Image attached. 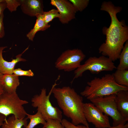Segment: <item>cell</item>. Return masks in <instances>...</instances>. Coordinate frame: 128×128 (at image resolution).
I'll return each mask as SVG.
<instances>
[{
  "label": "cell",
  "instance_id": "27",
  "mask_svg": "<svg viewBox=\"0 0 128 128\" xmlns=\"http://www.w3.org/2000/svg\"><path fill=\"white\" fill-rule=\"evenodd\" d=\"M7 8L6 5L5 0L4 1L0 3V17L1 15L3 14L5 10Z\"/></svg>",
  "mask_w": 128,
  "mask_h": 128
},
{
  "label": "cell",
  "instance_id": "25",
  "mask_svg": "<svg viewBox=\"0 0 128 128\" xmlns=\"http://www.w3.org/2000/svg\"><path fill=\"white\" fill-rule=\"evenodd\" d=\"M61 123L65 128H90L83 125H75L64 119H62Z\"/></svg>",
  "mask_w": 128,
  "mask_h": 128
},
{
  "label": "cell",
  "instance_id": "32",
  "mask_svg": "<svg viewBox=\"0 0 128 128\" xmlns=\"http://www.w3.org/2000/svg\"><path fill=\"white\" fill-rule=\"evenodd\" d=\"M3 74L0 72V81L2 79Z\"/></svg>",
  "mask_w": 128,
  "mask_h": 128
},
{
  "label": "cell",
  "instance_id": "2",
  "mask_svg": "<svg viewBox=\"0 0 128 128\" xmlns=\"http://www.w3.org/2000/svg\"><path fill=\"white\" fill-rule=\"evenodd\" d=\"M55 83L52 88V93L64 114L70 118L75 125L82 124L89 128L84 116L83 98L73 88L69 86L56 88Z\"/></svg>",
  "mask_w": 128,
  "mask_h": 128
},
{
  "label": "cell",
  "instance_id": "5",
  "mask_svg": "<svg viewBox=\"0 0 128 128\" xmlns=\"http://www.w3.org/2000/svg\"><path fill=\"white\" fill-rule=\"evenodd\" d=\"M52 88L48 95L46 90L43 88L39 95H34L31 101L32 106L37 108L46 121L49 119H55L61 122L62 118V111L57 107H54L50 101V98L52 93Z\"/></svg>",
  "mask_w": 128,
  "mask_h": 128
},
{
  "label": "cell",
  "instance_id": "21",
  "mask_svg": "<svg viewBox=\"0 0 128 128\" xmlns=\"http://www.w3.org/2000/svg\"><path fill=\"white\" fill-rule=\"evenodd\" d=\"M69 1L73 5L77 11H82L88 5L89 0H69Z\"/></svg>",
  "mask_w": 128,
  "mask_h": 128
},
{
  "label": "cell",
  "instance_id": "24",
  "mask_svg": "<svg viewBox=\"0 0 128 128\" xmlns=\"http://www.w3.org/2000/svg\"><path fill=\"white\" fill-rule=\"evenodd\" d=\"M13 74L18 77L19 76L32 77L34 75L31 69L24 70L20 68L14 69L13 72Z\"/></svg>",
  "mask_w": 128,
  "mask_h": 128
},
{
  "label": "cell",
  "instance_id": "29",
  "mask_svg": "<svg viewBox=\"0 0 128 128\" xmlns=\"http://www.w3.org/2000/svg\"><path fill=\"white\" fill-rule=\"evenodd\" d=\"M4 92V91L3 87L1 82L0 81V97Z\"/></svg>",
  "mask_w": 128,
  "mask_h": 128
},
{
  "label": "cell",
  "instance_id": "7",
  "mask_svg": "<svg viewBox=\"0 0 128 128\" xmlns=\"http://www.w3.org/2000/svg\"><path fill=\"white\" fill-rule=\"evenodd\" d=\"M116 94L98 97L89 100L105 114L110 116L113 120V126L115 127L126 122L119 112L115 101Z\"/></svg>",
  "mask_w": 128,
  "mask_h": 128
},
{
  "label": "cell",
  "instance_id": "16",
  "mask_svg": "<svg viewBox=\"0 0 128 128\" xmlns=\"http://www.w3.org/2000/svg\"><path fill=\"white\" fill-rule=\"evenodd\" d=\"M27 118L18 119L13 115L6 119L2 126V128H25L27 124Z\"/></svg>",
  "mask_w": 128,
  "mask_h": 128
},
{
  "label": "cell",
  "instance_id": "17",
  "mask_svg": "<svg viewBox=\"0 0 128 128\" xmlns=\"http://www.w3.org/2000/svg\"><path fill=\"white\" fill-rule=\"evenodd\" d=\"M119 63L117 70H128V41L126 42L119 55Z\"/></svg>",
  "mask_w": 128,
  "mask_h": 128
},
{
  "label": "cell",
  "instance_id": "12",
  "mask_svg": "<svg viewBox=\"0 0 128 128\" xmlns=\"http://www.w3.org/2000/svg\"><path fill=\"white\" fill-rule=\"evenodd\" d=\"M7 47V46H0V72L3 75L13 74L16 64L19 62L26 61L25 59L21 57V56L28 48V47L22 53L17 55L16 58L11 61L8 62L4 59L2 54L3 50Z\"/></svg>",
  "mask_w": 128,
  "mask_h": 128
},
{
  "label": "cell",
  "instance_id": "10",
  "mask_svg": "<svg viewBox=\"0 0 128 128\" xmlns=\"http://www.w3.org/2000/svg\"><path fill=\"white\" fill-rule=\"evenodd\" d=\"M50 4L57 9L60 16L59 18L63 24H67L75 18L77 12L73 5L66 0H51Z\"/></svg>",
  "mask_w": 128,
  "mask_h": 128
},
{
  "label": "cell",
  "instance_id": "22",
  "mask_svg": "<svg viewBox=\"0 0 128 128\" xmlns=\"http://www.w3.org/2000/svg\"><path fill=\"white\" fill-rule=\"evenodd\" d=\"M46 121L42 128H65L61 122L58 120L49 119Z\"/></svg>",
  "mask_w": 128,
  "mask_h": 128
},
{
  "label": "cell",
  "instance_id": "4",
  "mask_svg": "<svg viewBox=\"0 0 128 128\" xmlns=\"http://www.w3.org/2000/svg\"><path fill=\"white\" fill-rule=\"evenodd\" d=\"M28 102L21 99L16 92H4L0 97V113L6 117L10 114L18 119L24 118L27 114L23 106Z\"/></svg>",
  "mask_w": 128,
  "mask_h": 128
},
{
  "label": "cell",
  "instance_id": "19",
  "mask_svg": "<svg viewBox=\"0 0 128 128\" xmlns=\"http://www.w3.org/2000/svg\"><path fill=\"white\" fill-rule=\"evenodd\" d=\"M113 74L117 84L128 87V70H117Z\"/></svg>",
  "mask_w": 128,
  "mask_h": 128
},
{
  "label": "cell",
  "instance_id": "3",
  "mask_svg": "<svg viewBox=\"0 0 128 128\" xmlns=\"http://www.w3.org/2000/svg\"><path fill=\"white\" fill-rule=\"evenodd\" d=\"M87 85L81 95L90 100L95 98L116 94L121 90L128 91V87L115 82L113 74H107L101 78L95 77L87 83Z\"/></svg>",
  "mask_w": 128,
  "mask_h": 128
},
{
  "label": "cell",
  "instance_id": "11",
  "mask_svg": "<svg viewBox=\"0 0 128 128\" xmlns=\"http://www.w3.org/2000/svg\"><path fill=\"white\" fill-rule=\"evenodd\" d=\"M21 9L24 14L31 17L42 14L43 11V1L40 0H20Z\"/></svg>",
  "mask_w": 128,
  "mask_h": 128
},
{
  "label": "cell",
  "instance_id": "26",
  "mask_svg": "<svg viewBox=\"0 0 128 128\" xmlns=\"http://www.w3.org/2000/svg\"><path fill=\"white\" fill-rule=\"evenodd\" d=\"M4 16L3 14L0 17V38H3L5 35V31L3 23Z\"/></svg>",
  "mask_w": 128,
  "mask_h": 128
},
{
  "label": "cell",
  "instance_id": "8",
  "mask_svg": "<svg viewBox=\"0 0 128 128\" xmlns=\"http://www.w3.org/2000/svg\"><path fill=\"white\" fill-rule=\"evenodd\" d=\"M85 57V55L80 49L68 50L57 59L55 63V67L59 70L70 72L79 67Z\"/></svg>",
  "mask_w": 128,
  "mask_h": 128
},
{
  "label": "cell",
  "instance_id": "1",
  "mask_svg": "<svg viewBox=\"0 0 128 128\" xmlns=\"http://www.w3.org/2000/svg\"><path fill=\"white\" fill-rule=\"evenodd\" d=\"M120 6H115L112 2L104 1L101 10L107 12L110 15L111 23L108 28L102 29L103 33L106 36L105 42L100 46L99 53L110 59L113 62L119 59L124 43L128 40V27L125 21H119L117 14L122 10Z\"/></svg>",
  "mask_w": 128,
  "mask_h": 128
},
{
  "label": "cell",
  "instance_id": "28",
  "mask_svg": "<svg viewBox=\"0 0 128 128\" xmlns=\"http://www.w3.org/2000/svg\"><path fill=\"white\" fill-rule=\"evenodd\" d=\"M6 119V117L4 115L0 113V127L2 125L4 121Z\"/></svg>",
  "mask_w": 128,
  "mask_h": 128
},
{
  "label": "cell",
  "instance_id": "31",
  "mask_svg": "<svg viewBox=\"0 0 128 128\" xmlns=\"http://www.w3.org/2000/svg\"><path fill=\"white\" fill-rule=\"evenodd\" d=\"M122 128H128V123H126L125 126Z\"/></svg>",
  "mask_w": 128,
  "mask_h": 128
},
{
  "label": "cell",
  "instance_id": "6",
  "mask_svg": "<svg viewBox=\"0 0 128 128\" xmlns=\"http://www.w3.org/2000/svg\"><path fill=\"white\" fill-rule=\"evenodd\" d=\"M116 68L113 62L107 57L103 55L98 57H91L75 70V75L71 82L75 79L82 77L87 70L92 74H97L104 71H112Z\"/></svg>",
  "mask_w": 128,
  "mask_h": 128
},
{
  "label": "cell",
  "instance_id": "30",
  "mask_svg": "<svg viewBox=\"0 0 128 128\" xmlns=\"http://www.w3.org/2000/svg\"><path fill=\"white\" fill-rule=\"evenodd\" d=\"M126 123L125 124H121L118 126L115 127L112 126L110 128H122L125 126Z\"/></svg>",
  "mask_w": 128,
  "mask_h": 128
},
{
  "label": "cell",
  "instance_id": "13",
  "mask_svg": "<svg viewBox=\"0 0 128 128\" xmlns=\"http://www.w3.org/2000/svg\"><path fill=\"white\" fill-rule=\"evenodd\" d=\"M128 91L121 90L117 92L115 100L119 112L126 122L128 121Z\"/></svg>",
  "mask_w": 128,
  "mask_h": 128
},
{
  "label": "cell",
  "instance_id": "20",
  "mask_svg": "<svg viewBox=\"0 0 128 128\" xmlns=\"http://www.w3.org/2000/svg\"><path fill=\"white\" fill-rule=\"evenodd\" d=\"M43 19L47 24L51 21L54 18H59L60 15L57 9H52L47 12H44L42 14Z\"/></svg>",
  "mask_w": 128,
  "mask_h": 128
},
{
  "label": "cell",
  "instance_id": "14",
  "mask_svg": "<svg viewBox=\"0 0 128 128\" xmlns=\"http://www.w3.org/2000/svg\"><path fill=\"white\" fill-rule=\"evenodd\" d=\"M18 77L13 74L3 75L0 82L5 92L9 93L16 92L20 84Z\"/></svg>",
  "mask_w": 128,
  "mask_h": 128
},
{
  "label": "cell",
  "instance_id": "18",
  "mask_svg": "<svg viewBox=\"0 0 128 128\" xmlns=\"http://www.w3.org/2000/svg\"><path fill=\"white\" fill-rule=\"evenodd\" d=\"M27 118L29 119L30 121L25 128H34L39 124L44 125L46 121L41 113L37 110L36 113L34 115H31L27 113Z\"/></svg>",
  "mask_w": 128,
  "mask_h": 128
},
{
  "label": "cell",
  "instance_id": "15",
  "mask_svg": "<svg viewBox=\"0 0 128 128\" xmlns=\"http://www.w3.org/2000/svg\"><path fill=\"white\" fill-rule=\"evenodd\" d=\"M37 19L33 28L26 35V37L31 41H33L36 33L39 31H44L49 28L50 25L46 24L44 21L42 14L38 15L36 17Z\"/></svg>",
  "mask_w": 128,
  "mask_h": 128
},
{
  "label": "cell",
  "instance_id": "9",
  "mask_svg": "<svg viewBox=\"0 0 128 128\" xmlns=\"http://www.w3.org/2000/svg\"><path fill=\"white\" fill-rule=\"evenodd\" d=\"M83 113L87 122L93 124L96 128H110L108 116L92 103L83 104Z\"/></svg>",
  "mask_w": 128,
  "mask_h": 128
},
{
  "label": "cell",
  "instance_id": "33",
  "mask_svg": "<svg viewBox=\"0 0 128 128\" xmlns=\"http://www.w3.org/2000/svg\"><path fill=\"white\" fill-rule=\"evenodd\" d=\"M4 0H0V3L4 1Z\"/></svg>",
  "mask_w": 128,
  "mask_h": 128
},
{
  "label": "cell",
  "instance_id": "23",
  "mask_svg": "<svg viewBox=\"0 0 128 128\" xmlns=\"http://www.w3.org/2000/svg\"><path fill=\"white\" fill-rule=\"evenodd\" d=\"M7 8L11 12L16 11L18 7L20 6V0H5Z\"/></svg>",
  "mask_w": 128,
  "mask_h": 128
}]
</instances>
